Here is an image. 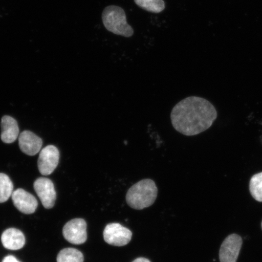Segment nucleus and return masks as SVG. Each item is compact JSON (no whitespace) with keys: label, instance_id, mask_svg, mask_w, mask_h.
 <instances>
[{"label":"nucleus","instance_id":"2","mask_svg":"<svg viewBox=\"0 0 262 262\" xmlns=\"http://www.w3.org/2000/svg\"><path fill=\"white\" fill-rule=\"evenodd\" d=\"M157 194L158 188L156 183L151 179H143L129 189L126 193V201L130 207L143 209L154 204Z\"/></svg>","mask_w":262,"mask_h":262},{"label":"nucleus","instance_id":"11","mask_svg":"<svg viewBox=\"0 0 262 262\" xmlns=\"http://www.w3.org/2000/svg\"><path fill=\"white\" fill-rule=\"evenodd\" d=\"M25 237L19 229L9 228L3 232L2 235V242L4 247L10 250H18L24 247Z\"/></svg>","mask_w":262,"mask_h":262},{"label":"nucleus","instance_id":"16","mask_svg":"<svg viewBox=\"0 0 262 262\" xmlns=\"http://www.w3.org/2000/svg\"><path fill=\"white\" fill-rule=\"evenodd\" d=\"M250 191L255 201L262 202V172L252 177L250 182Z\"/></svg>","mask_w":262,"mask_h":262},{"label":"nucleus","instance_id":"15","mask_svg":"<svg viewBox=\"0 0 262 262\" xmlns=\"http://www.w3.org/2000/svg\"><path fill=\"white\" fill-rule=\"evenodd\" d=\"M140 8L152 13L162 12L165 9V3L163 0H134Z\"/></svg>","mask_w":262,"mask_h":262},{"label":"nucleus","instance_id":"6","mask_svg":"<svg viewBox=\"0 0 262 262\" xmlns=\"http://www.w3.org/2000/svg\"><path fill=\"white\" fill-rule=\"evenodd\" d=\"M60 152L56 146L48 145L41 150L38 160V168L42 175L51 174L57 168Z\"/></svg>","mask_w":262,"mask_h":262},{"label":"nucleus","instance_id":"9","mask_svg":"<svg viewBox=\"0 0 262 262\" xmlns=\"http://www.w3.org/2000/svg\"><path fill=\"white\" fill-rule=\"evenodd\" d=\"M12 199L18 210L26 214L34 213L37 208L38 202L35 196L23 189H17L12 192Z\"/></svg>","mask_w":262,"mask_h":262},{"label":"nucleus","instance_id":"5","mask_svg":"<svg viewBox=\"0 0 262 262\" xmlns=\"http://www.w3.org/2000/svg\"><path fill=\"white\" fill-rule=\"evenodd\" d=\"M87 224L82 219H74L68 222L63 229L66 240L71 244L81 245L87 240Z\"/></svg>","mask_w":262,"mask_h":262},{"label":"nucleus","instance_id":"13","mask_svg":"<svg viewBox=\"0 0 262 262\" xmlns=\"http://www.w3.org/2000/svg\"><path fill=\"white\" fill-rule=\"evenodd\" d=\"M57 262H83V254L77 249L64 248L58 253Z\"/></svg>","mask_w":262,"mask_h":262},{"label":"nucleus","instance_id":"14","mask_svg":"<svg viewBox=\"0 0 262 262\" xmlns=\"http://www.w3.org/2000/svg\"><path fill=\"white\" fill-rule=\"evenodd\" d=\"M14 185L8 175L0 173V204L8 201L12 194Z\"/></svg>","mask_w":262,"mask_h":262},{"label":"nucleus","instance_id":"10","mask_svg":"<svg viewBox=\"0 0 262 262\" xmlns=\"http://www.w3.org/2000/svg\"><path fill=\"white\" fill-rule=\"evenodd\" d=\"M19 148L25 155L33 156L40 151L42 140L34 133L29 130H25L18 136Z\"/></svg>","mask_w":262,"mask_h":262},{"label":"nucleus","instance_id":"12","mask_svg":"<svg viewBox=\"0 0 262 262\" xmlns=\"http://www.w3.org/2000/svg\"><path fill=\"white\" fill-rule=\"evenodd\" d=\"M1 138L5 143H12L19 136V127L16 120L8 116H3L2 119Z\"/></svg>","mask_w":262,"mask_h":262},{"label":"nucleus","instance_id":"18","mask_svg":"<svg viewBox=\"0 0 262 262\" xmlns=\"http://www.w3.org/2000/svg\"><path fill=\"white\" fill-rule=\"evenodd\" d=\"M133 262H150V261L147 259L146 258L139 257L136 258V259L134 260Z\"/></svg>","mask_w":262,"mask_h":262},{"label":"nucleus","instance_id":"1","mask_svg":"<svg viewBox=\"0 0 262 262\" xmlns=\"http://www.w3.org/2000/svg\"><path fill=\"white\" fill-rule=\"evenodd\" d=\"M217 117V111L209 101L195 96L180 101L171 113L173 128L186 136L204 132L212 126Z\"/></svg>","mask_w":262,"mask_h":262},{"label":"nucleus","instance_id":"4","mask_svg":"<svg viewBox=\"0 0 262 262\" xmlns=\"http://www.w3.org/2000/svg\"><path fill=\"white\" fill-rule=\"evenodd\" d=\"M133 233L129 229L117 223L108 224L103 231L104 240L116 247H123L129 243Z\"/></svg>","mask_w":262,"mask_h":262},{"label":"nucleus","instance_id":"3","mask_svg":"<svg viewBox=\"0 0 262 262\" xmlns=\"http://www.w3.org/2000/svg\"><path fill=\"white\" fill-rule=\"evenodd\" d=\"M102 21L104 27L113 34L130 37L134 34L132 27L127 24L124 10L119 6H107L102 13Z\"/></svg>","mask_w":262,"mask_h":262},{"label":"nucleus","instance_id":"7","mask_svg":"<svg viewBox=\"0 0 262 262\" xmlns=\"http://www.w3.org/2000/svg\"><path fill=\"white\" fill-rule=\"evenodd\" d=\"M243 241L240 235L232 234L225 239L219 251L221 262H237Z\"/></svg>","mask_w":262,"mask_h":262},{"label":"nucleus","instance_id":"8","mask_svg":"<svg viewBox=\"0 0 262 262\" xmlns=\"http://www.w3.org/2000/svg\"><path fill=\"white\" fill-rule=\"evenodd\" d=\"M34 188L42 206L46 209L53 208L57 199L53 182L48 178H40L35 180Z\"/></svg>","mask_w":262,"mask_h":262},{"label":"nucleus","instance_id":"17","mask_svg":"<svg viewBox=\"0 0 262 262\" xmlns=\"http://www.w3.org/2000/svg\"><path fill=\"white\" fill-rule=\"evenodd\" d=\"M3 262H20L14 256L8 255L3 259Z\"/></svg>","mask_w":262,"mask_h":262},{"label":"nucleus","instance_id":"19","mask_svg":"<svg viewBox=\"0 0 262 262\" xmlns=\"http://www.w3.org/2000/svg\"><path fill=\"white\" fill-rule=\"evenodd\" d=\"M261 229H262V222H261Z\"/></svg>","mask_w":262,"mask_h":262}]
</instances>
